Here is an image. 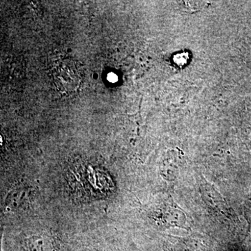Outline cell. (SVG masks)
I'll return each mask as SVG.
<instances>
[{
	"label": "cell",
	"mask_w": 251,
	"mask_h": 251,
	"mask_svg": "<svg viewBox=\"0 0 251 251\" xmlns=\"http://www.w3.org/2000/svg\"><path fill=\"white\" fill-rule=\"evenodd\" d=\"M48 75L54 90L65 97L78 92L85 80L82 65L67 54H59L50 61Z\"/></svg>",
	"instance_id": "1"
},
{
	"label": "cell",
	"mask_w": 251,
	"mask_h": 251,
	"mask_svg": "<svg viewBox=\"0 0 251 251\" xmlns=\"http://www.w3.org/2000/svg\"><path fill=\"white\" fill-rule=\"evenodd\" d=\"M19 251H63L62 243L58 238L47 233L30 234L18 243Z\"/></svg>",
	"instance_id": "2"
},
{
	"label": "cell",
	"mask_w": 251,
	"mask_h": 251,
	"mask_svg": "<svg viewBox=\"0 0 251 251\" xmlns=\"http://www.w3.org/2000/svg\"><path fill=\"white\" fill-rule=\"evenodd\" d=\"M176 3L181 11L188 13L201 11L209 4V1H178Z\"/></svg>",
	"instance_id": "3"
}]
</instances>
